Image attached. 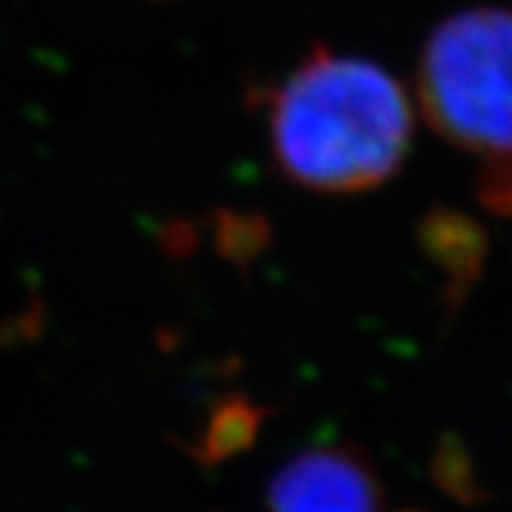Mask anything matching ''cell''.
<instances>
[{
	"label": "cell",
	"instance_id": "5b68a950",
	"mask_svg": "<svg viewBox=\"0 0 512 512\" xmlns=\"http://www.w3.org/2000/svg\"><path fill=\"white\" fill-rule=\"evenodd\" d=\"M265 416L268 410L242 393L222 396L202 427L200 441L194 444V458L205 467H220L225 461L248 453L259 439Z\"/></svg>",
	"mask_w": 512,
	"mask_h": 512
},
{
	"label": "cell",
	"instance_id": "3957f363",
	"mask_svg": "<svg viewBox=\"0 0 512 512\" xmlns=\"http://www.w3.org/2000/svg\"><path fill=\"white\" fill-rule=\"evenodd\" d=\"M382 487L356 447H322L291 458L271 481V512H379Z\"/></svg>",
	"mask_w": 512,
	"mask_h": 512
},
{
	"label": "cell",
	"instance_id": "6da1fadb",
	"mask_svg": "<svg viewBox=\"0 0 512 512\" xmlns=\"http://www.w3.org/2000/svg\"><path fill=\"white\" fill-rule=\"evenodd\" d=\"M268 143L288 183L362 194L393 180L413 140V106L384 66L311 49L268 92Z\"/></svg>",
	"mask_w": 512,
	"mask_h": 512
},
{
	"label": "cell",
	"instance_id": "52a82bcc",
	"mask_svg": "<svg viewBox=\"0 0 512 512\" xmlns=\"http://www.w3.org/2000/svg\"><path fill=\"white\" fill-rule=\"evenodd\" d=\"M214 242L222 259L234 262L237 268H251L271 245V222L259 211H237L220 208L214 214Z\"/></svg>",
	"mask_w": 512,
	"mask_h": 512
},
{
	"label": "cell",
	"instance_id": "7a4b0ae2",
	"mask_svg": "<svg viewBox=\"0 0 512 512\" xmlns=\"http://www.w3.org/2000/svg\"><path fill=\"white\" fill-rule=\"evenodd\" d=\"M510 32L501 6L456 12L427 35L419 103L441 140L478 157L510 154Z\"/></svg>",
	"mask_w": 512,
	"mask_h": 512
},
{
	"label": "cell",
	"instance_id": "ba28073f",
	"mask_svg": "<svg viewBox=\"0 0 512 512\" xmlns=\"http://www.w3.org/2000/svg\"><path fill=\"white\" fill-rule=\"evenodd\" d=\"M478 200L493 217H507V211H510V154L481 157Z\"/></svg>",
	"mask_w": 512,
	"mask_h": 512
},
{
	"label": "cell",
	"instance_id": "277c9868",
	"mask_svg": "<svg viewBox=\"0 0 512 512\" xmlns=\"http://www.w3.org/2000/svg\"><path fill=\"white\" fill-rule=\"evenodd\" d=\"M416 242L421 254L433 262V268L444 279L441 302L447 322H453L484 274L490 256V237L476 217L458 211L453 205H433L421 214Z\"/></svg>",
	"mask_w": 512,
	"mask_h": 512
},
{
	"label": "cell",
	"instance_id": "8992f818",
	"mask_svg": "<svg viewBox=\"0 0 512 512\" xmlns=\"http://www.w3.org/2000/svg\"><path fill=\"white\" fill-rule=\"evenodd\" d=\"M430 476H433L441 493L450 495L458 504L476 507V504L487 501V490L478 481L473 456L456 433H441L439 436L436 447H433V456H430Z\"/></svg>",
	"mask_w": 512,
	"mask_h": 512
},
{
	"label": "cell",
	"instance_id": "9c48e42d",
	"mask_svg": "<svg viewBox=\"0 0 512 512\" xmlns=\"http://www.w3.org/2000/svg\"><path fill=\"white\" fill-rule=\"evenodd\" d=\"M407 512H416V510H407Z\"/></svg>",
	"mask_w": 512,
	"mask_h": 512
}]
</instances>
